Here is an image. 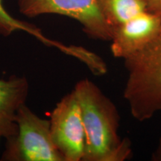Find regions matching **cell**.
I'll use <instances>...</instances> for the list:
<instances>
[{"label":"cell","mask_w":161,"mask_h":161,"mask_svg":"<svg viewBox=\"0 0 161 161\" xmlns=\"http://www.w3.org/2000/svg\"><path fill=\"white\" fill-rule=\"evenodd\" d=\"M124 60L128 75L124 97L130 113L140 122L149 119L161 111V33Z\"/></svg>","instance_id":"7a4b0ae2"},{"label":"cell","mask_w":161,"mask_h":161,"mask_svg":"<svg viewBox=\"0 0 161 161\" xmlns=\"http://www.w3.org/2000/svg\"><path fill=\"white\" fill-rule=\"evenodd\" d=\"M49 122L52 141L64 161L83 160L85 131L80 107L74 90L56 104Z\"/></svg>","instance_id":"5b68a950"},{"label":"cell","mask_w":161,"mask_h":161,"mask_svg":"<svg viewBox=\"0 0 161 161\" xmlns=\"http://www.w3.org/2000/svg\"><path fill=\"white\" fill-rule=\"evenodd\" d=\"M155 158H159V159H158V160H161V144H160V148H159V149L158 150V152H157Z\"/></svg>","instance_id":"7c38bea8"},{"label":"cell","mask_w":161,"mask_h":161,"mask_svg":"<svg viewBox=\"0 0 161 161\" xmlns=\"http://www.w3.org/2000/svg\"><path fill=\"white\" fill-rule=\"evenodd\" d=\"M16 31H25L26 33L35 37L46 46L56 47L66 54H70L72 52V46H65L55 40L49 39L42 33L41 30L35 25L20 21L12 17L5 9L3 2L0 0V35L3 37H8Z\"/></svg>","instance_id":"9c48e42d"},{"label":"cell","mask_w":161,"mask_h":161,"mask_svg":"<svg viewBox=\"0 0 161 161\" xmlns=\"http://www.w3.org/2000/svg\"><path fill=\"white\" fill-rule=\"evenodd\" d=\"M17 132V124L14 121L0 119V141L3 138L7 140L14 136Z\"/></svg>","instance_id":"30bf717a"},{"label":"cell","mask_w":161,"mask_h":161,"mask_svg":"<svg viewBox=\"0 0 161 161\" xmlns=\"http://www.w3.org/2000/svg\"><path fill=\"white\" fill-rule=\"evenodd\" d=\"M29 92V83L25 76L0 78V119L16 122L17 110L25 104Z\"/></svg>","instance_id":"52a82bcc"},{"label":"cell","mask_w":161,"mask_h":161,"mask_svg":"<svg viewBox=\"0 0 161 161\" xmlns=\"http://www.w3.org/2000/svg\"><path fill=\"white\" fill-rule=\"evenodd\" d=\"M19 11L28 17L58 14L79 22L93 40L111 41L112 27L106 21L98 0H17Z\"/></svg>","instance_id":"277c9868"},{"label":"cell","mask_w":161,"mask_h":161,"mask_svg":"<svg viewBox=\"0 0 161 161\" xmlns=\"http://www.w3.org/2000/svg\"><path fill=\"white\" fill-rule=\"evenodd\" d=\"M74 91L81 110L85 150L84 161H123L130 158L128 140L118 134L119 115L114 103L88 79L80 80Z\"/></svg>","instance_id":"6da1fadb"},{"label":"cell","mask_w":161,"mask_h":161,"mask_svg":"<svg viewBox=\"0 0 161 161\" xmlns=\"http://www.w3.org/2000/svg\"><path fill=\"white\" fill-rule=\"evenodd\" d=\"M161 33V16L146 11L114 29L110 50L115 58H125L140 51Z\"/></svg>","instance_id":"8992f818"},{"label":"cell","mask_w":161,"mask_h":161,"mask_svg":"<svg viewBox=\"0 0 161 161\" xmlns=\"http://www.w3.org/2000/svg\"><path fill=\"white\" fill-rule=\"evenodd\" d=\"M104 18L113 30L147 11L142 0H98Z\"/></svg>","instance_id":"ba28073f"},{"label":"cell","mask_w":161,"mask_h":161,"mask_svg":"<svg viewBox=\"0 0 161 161\" xmlns=\"http://www.w3.org/2000/svg\"><path fill=\"white\" fill-rule=\"evenodd\" d=\"M146 4L147 11L161 16V0H142Z\"/></svg>","instance_id":"8fae6325"},{"label":"cell","mask_w":161,"mask_h":161,"mask_svg":"<svg viewBox=\"0 0 161 161\" xmlns=\"http://www.w3.org/2000/svg\"><path fill=\"white\" fill-rule=\"evenodd\" d=\"M17 132L7 139L2 160L64 161L52 141L49 120L40 118L24 104L17 112Z\"/></svg>","instance_id":"3957f363"}]
</instances>
